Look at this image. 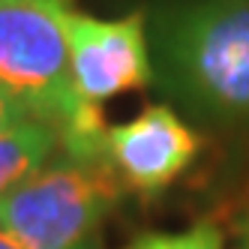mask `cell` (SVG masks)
<instances>
[{
  "mask_svg": "<svg viewBox=\"0 0 249 249\" xmlns=\"http://www.w3.org/2000/svg\"><path fill=\"white\" fill-rule=\"evenodd\" d=\"M147 39L153 87L183 117L249 132V0H162Z\"/></svg>",
  "mask_w": 249,
  "mask_h": 249,
  "instance_id": "6da1fadb",
  "label": "cell"
},
{
  "mask_svg": "<svg viewBox=\"0 0 249 249\" xmlns=\"http://www.w3.org/2000/svg\"><path fill=\"white\" fill-rule=\"evenodd\" d=\"M69 0H0V93L60 135L75 162H108V126L69 72L63 18Z\"/></svg>",
  "mask_w": 249,
  "mask_h": 249,
  "instance_id": "7a4b0ae2",
  "label": "cell"
},
{
  "mask_svg": "<svg viewBox=\"0 0 249 249\" xmlns=\"http://www.w3.org/2000/svg\"><path fill=\"white\" fill-rule=\"evenodd\" d=\"M120 198L108 162L57 153L0 198V231L24 249H102V225Z\"/></svg>",
  "mask_w": 249,
  "mask_h": 249,
  "instance_id": "3957f363",
  "label": "cell"
},
{
  "mask_svg": "<svg viewBox=\"0 0 249 249\" xmlns=\"http://www.w3.org/2000/svg\"><path fill=\"white\" fill-rule=\"evenodd\" d=\"M69 72L84 102L99 105L129 90L153 84V57L147 39V12L123 18H93L69 9L63 18Z\"/></svg>",
  "mask_w": 249,
  "mask_h": 249,
  "instance_id": "277c9868",
  "label": "cell"
},
{
  "mask_svg": "<svg viewBox=\"0 0 249 249\" xmlns=\"http://www.w3.org/2000/svg\"><path fill=\"white\" fill-rule=\"evenodd\" d=\"M105 150L120 186L156 198L195 165L201 135L171 105H147L132 120L108 126Z\"/></svg>",
  "mask_w": 249,
  "mask_h": 249,
  "instance_id": "5b68a950",
  "label": "cell"
},
{
  "mask_svg": "<svg viewBox=\"0 0 249 249\" xmlns=\"http://www.w3.org/2000/svg\"><path fill=\"white\" fill-rule=\"evenodd\" d=\"M60 153V135L45 120L24 117L0 135V198Z\"/></svg>",
  "mask_w": 249,
  "mask_h": 249,
  "instance_id": "8992f818",
  "label": "cell"
},
{
  "mask_svg": "<svg viewBox=\"0 0 249 249\" xmlns=\"http://www.w3.org/2000/svg\"><path fill=\"white\" fill-rule=\"evenodd\" d=\"M126 249H225L222 231L213 222H195L183 231H150L135 237Z\"/></svg>",
  "mask_w": 249,
  "mask_h": 249,
  "instance_id": "52a82bcc",
  "label": "cell"
},
{
  "mask_svg": "<svg viewBox=\"0 0 249 249\" xmlns=\"http://www.w3.org/2000/svg\"><path fill=\"white\" fill-rule=\"evenodd\" d=\"M24 117H30V114H24L12 99H6L3 93H0V135H3L9 126H15L18 120H24Z\"/></svg>",
  "mask_w": 249,
  "mask_h": 249,
  "instance_id": "ba28073f",
  "label": "cell"
},
{
  "mask_svg": "<svg viewBox=\"0 0 249 249\" xmlns=\"http://www.w3.org/2000/svg\"><path fill=\"white\" fill-rule=\"evenodd\" d=\"M234 234H237V246L234 249H249V216H240L237 219Z\"/></svg>",
  "mask_w": 249,
  "mask_h": 249,
  "instance_id": "9c48e42d",
  "label": "cell"
},
{
  "mask_svg": "<svg viewBox=\"0 0 249 249\" xmlns=\"http://www.w3.org/2000/svg\"><path fill=\"white\" fill-rule=\"evenodd\" d=\"M0 249H24L21 243H15L9 234H3V231H0Z\"/></svg>",
  "mask_w": 249,
  "mask_h": 249,
  "instance_id": "30bf717a",
  "label": "cell"
}]
</instances>
